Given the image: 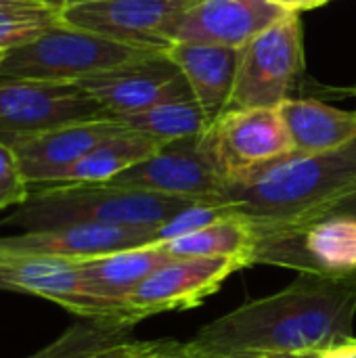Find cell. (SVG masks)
Wrapping results in <instances>:
<instances>
[{"label":"cell","mask_w":356,"mask_h":358,"mask_svg":"<svg viewBox=\"0 0 356 358\" xmlns=\"http://www.w3.org/2000/svg\"><path fill=\"white\" fill-rule=\"evenodd\" d=\"M317 358H356V340H346V342H340L323 352H319Z\"/></svg>","instance_id":"cell-30"},{"label":"cell","mask_w":356,"mask_h":358,"mask_svg":"<svg viewBox=\"0 0 356 358\" xmlns=\"http://www.w3.org/2000/svg\"><path fill=\"white\" fill-rule=\"evenodd\" d=\"M46 6L50 8H57V10H63L67 6H73V4H82V2H90V0H42Z\"/></svg>","instance_id":"cell-33"},{"label":"cell","mask_w":356,"mask_h":358,"mask_svg":"<svg viewBox=\"0 0 356 358\" xmlns=\"http://www.w3.org/2000/svg\"><path fill=\"white\" fill-rule=\"evenodd\" d=\"M130 329L132 325L126 323L82 319V323L71 325L55 342L25 358H88L120 342H126Z\"/></svg>","instance_id":"cell-23"},{"label":"cell","mask_w":356,"mask_h":358,"mask_svg":"<svg viewBox=\"0 0 356 358\" xmlns=\"http://www.w3.org/2000/svg\"><path fill=\"white\" fill-rule=\"evenodd\" d=\"M78 84L86 88L113 120L141 113L168 101L195 99L178 65L166 52H153L145 59L84 78Z\"/></svg>","instance_id":"cell-11"},{"label":"cell","mask_w":356,"mask_h":358,"mask_svg":"<svg viewBox=\"0 0 356 358\" xmlns=\"http://www.w3.org/2000/svg\"><path fill=\"white\" fill-rule=\"evenodd\" d=\"M138 348H141V342L126 340V342H120V344H115L111 348H105V350H101V352H97V355L88 358H132Z\"/></svg>","instance_id":"cell-29"},{"label":"cell","mask_w":356,"mask_h":358,"mask_svg":"<svg viewBox=\"0 0 356 358\" xmlns=\"http://www.w3.org/2000/svg\"><path fill=\"white\" fill-rule=\"evenodd\" d=\"M252 264H271L300 275L356 279V216L329 214L292 222H254Z\"/></svg>","instance_id":"cell-4"},{"label":"cell","mask_w":356,"mask_h":358,"mask_svg":"<svg viewBox=\"0 0 356 358\" xmlns=\"http://www.w3.org/2000/svg\"><path fill=\"white\" fill-rule=\"evenodd\" d=\"M279 113L298 153H327L356 141V111L315 99H285Z\"/></svg>","instance_id":"cell-18"},{"label":"cell","mask_w":356,"mask_h":358,"mask_svg":"<svg viewBox=\"0 0 356 358\" xmlns=\"http://www.w3.org/2000/svg\"><path fill=\"white\" fill-rule=\"evenodd\" d=\"M355 317L356 279L302 275L290 287L208 323L191 342L210 358L319 355L353 338Z\"/></svg>","instance_id":"cell-1"},{"label":"cell","mask_w":356,"mask_h":358,"mask_svg":"<svg viewBox=\"0 0 356 358\" xmlns=\"http://www.w3.org/2000/svg\"><path fill=\"white\" fill-rule=\"evenodd\" d=\"M107 185L166 197L218 203L225 176L208 141V130L164 143L153 155L124 170Z\"/></svg>","instance_id":"cell-8"},{"label":"cell","mask_w":356,"mask_h":358,"mask_svg":"<svg viewBox=\"0 0 356 358\" xmlns=\"http://www.w3.org/2000/svg\"><path fill=\"white\" fill-rule=\"evenodd\" d=\"M132 358H210L199 350L191 340H159V342H141V348Z\"/></svg>","instance_id":"cell-27"},{"label":"cell","mask_w":356,"mask_h":358,"mask_svg":"<svg viewBox=\"0 0 356 358\" xmlns=\"http://www.w3.org/2000/svg\"><path fill=\"white\" fill-rule=\"evenodd\" d=\"M356 182V141L327 153H298L271 159L229 178L218 203L252 222L300 220Z\"/></svg>","instance_id":"cell-2"},{"label":"cell","mask_w":356,"mask_h":358,"mask_svg":"<svg viewBox=\"0 0 356 358\" xmlns=\"http://www.w3.org/2000/svg\"><path fill=\"white\" fill-rule=\"evenodd\" d=\"M233 208L225 206V203H208V201H199L193 203L191 208L183 210L180 214H176L174 218H170L168 222H164L157 229V241H170L176 237H183L187 233H193L227 214H231Z\"/></svg>","instance_id":"cell-25"},{"label":"cell","mask_w":356,"mask_h":358,"mask_svg":"<svg viewBox=\"0 0 356 358\" xmlns=\"http://www.w3.org/2000/svg\"><path fill=\"white\" fill-rule=\"evenodd\" d=\"M329 214H350L356 216V182L344 191L342 195H338L336 199L327 201L325 206H321L319 210H315L313 214L300 218V220H308V218H317V216H329Z\"/></svg>","instance_id":"cell-28"},{"label":"cell","mask_w":356,"mask_h":358,"mask_svg":"<svg viewBox=\"0 0 356 358\" xmlns=\"http://www.w3.org/2000/svg\"><path fill=\"white\" fill-rule=\"evenodd\" d=\"M92 120H113L78 82H0V141Z\"/></svg>","instance_id":"cell-9"},{"label":"cell","mask_w":356,"mask_h":358,"mask_svg":"<svg viewBox=\"0 0 356 358\" xmlns=\"http://www.w3.org/2000/svg\"><path fill=\"white\" fill-rule=\"evenodd\" d=\"M29 195V185L13 149L0 141V210L21 206Z\"/></svg>","instance_id":"cell-26"},{"label":"cell","mask_w":356,"mask_h":358,"mask_svg":"<svg viewBox=\"0 0 356 358\" xmlns=\"http://www.w3.org/2000/svg\"><path fill=\"white\" fill-rule=\"evenodd\" d=\"M164 143L124 128L122 132L101 141L78 164H73L59 182H109L124 170L153 155ZM55 185V182H50Z\"/></svg>","instance_id":"cell-21"},{"label":"cell","mask_w":356,"mask_h":358,"mask_svg":"<svg viewBox=\"0 0 356 358\" xmlns=\"http://www.w3.org/2000/svg\"><path fill=\"white\" fill-rule=\"evenodd\" d=\"M166 55L178 65L195 101L208 115L210 124H214L229 107L239 48L201 42H174Z\"/></svg>","instance_id":"cell-17"},{"label":"cell","mask_w":356,"mask_h":358,"mask_svg":"<svg viewBox=\"0 0 356 358\" xmlns=\"http://www.w3.org/2000/svg\"><path fill=\"white\" fill-rule=\"evenodd\" d=\"M304 69L302 19L290 13L239 48L229 109H277Z\"/></svg>","instance_id":"cell-6"},{"label":"cell","mask_w":356,"mask_h":358,"mask_svg":"<svg viewBox=\"0 0 356 358\" xmlns=\"http://www.w3.org/2000/svg\"><path fill=\"white\" fill-rule=\"evenodd\" d=\"M124 128L126 126L118 120H92L46 132L23 134L6 141V145L13 149L27 185L40 187L59 182L90 149Z\"/></svg>","instance_id":"cell-16"},{"label":"cell","mask_w":356,"mask_h":358,"mask_svg":"<svg viewBox=\"0 0 356 358\" xmlns=\"http://www.w3.org/2000/svg\"><path fill=\"white\" fill-rule=\"evenodd\" d=\"M195 0H90L59 10L65 25L151 50L172 46V27Z\"/></svg>","instance_id":"cell-10"},{"label":"cell","mask_w":356,"mask_h":358,"mask_svg":"<svg viewBox=\"0 0 356 358\" xmlns=\"http://www.w3.org/2000/svg\"><path fill=\"white\" fill-rule=\"evenodd\" d=\"M44 2L40 0H0V10L2 8H29V6H40Z\"/></svg>","instance_id":"cell-32"},{"label":"cell","mask_w":356,"mask_h":358,"mask_svg":"<svg viewBox=\"0 0 356 358\" xmlns=\"http://www.w3.org/2000/svg\"><path fill=\"white\" fill-rule=\"evenodd\" d=\"M157 229L159 227L67 224L57 229L25 231L21 235L0 239V254L84 260L159 243Z\"/></svg>","instance_id":"cell-14"},{"label":"cell","mask_w":356,"mask_h":358,"mask_svg":"<svg viewBox=\"0 0 356 358\" xmlns=\"http://www.w3.org/2000/svg\"><path fill=\"white\" fill-rule=\"evenodd\" d=\"M40 2H42V0H40Z\"/></svg>","instance_id":"cell-37"},{"label":"cell","mask_w":356,"mask_h":358,"mask_svg":"<svg viewBox=\"0 0 356 358\" xmlns=\"http://www.w3.org/2000/svg\"><path fill=\"white\" fill-rule=\"evenodd\" d=\"M208 141L225 182L294 151L279 107L229 109L208 128Z\"/></svg>","instance_id":"cell-13"},{"label":"cell","mask_w":356,"mask_h":358,"mask_svg":"<svg viewBox=\"0 0 356 358\" xmlns=\"http://www.w3.org/2000/svg\"><path fill=\"white\" fill-rule=\"evenodd\" d=\"M126 128L147 134L159 143H172L206 132L212 124L195 99H180L155 105L141 113L118 117Z\"/></svg>","instance_id":"cell-22"},{"label":"cell","mask_w":356,"mask_h":358,"mask_svg":"<svg viewBox=\"0 0 356 358\" xmlns=\"http://www.w3.org/2000/svg\"><path fill=\"white\" fill-rule=\"evenodd\" d=\"M153 52L164 50L122 44L61 21L36 40L8 50L0 65V82H80Z\"/></svg>","instance_id":"cell-5"},{"label":"cell","mask_w":356,"mask_h":358,"mask_svg":"<svg viewBox=\"0 0 356 358\" xmlns=\"http://www.w3.org/2000/svg\"><path fill=\"white\" fill-rule=\"evenodd\" d=\"M290 13L277 0H195L174 23V42L241 48Z\"/></svg>","instance_id":"cell-15"},{"label":"cell","mask_w":356,"mask_h":358,"mask_svg":"<svg viewBox=\"0 0 356 358\" xmlns=\"http://www.w3.org/2000/svg\"><path fill=\"white\" fill-rule=\"evenodd\" d=\"M59 23H61L59 10L46 4L29 6V8H2L0 10V48L10 50V48L23 46Z\"/></svg>","instance_id":"cell-24"},{"label":"cell","mask_w":356,"mask_h":358,"mask_svg":"<svg viewBox=\"0 0 356 358\" xmlns=\"http://www.w3.org/2000/svg\"><path fill=\"white\" fill-rule=\"evenodd\" d=\"M243 266L227 258H172L151 273L126 298L136 321L151 315L189 310L210 296Z\"/></svg>","instance_id":"cell-12"},{"label":"cell","mask_w":356,"mask_h":358,"mask_svg":"<svg viewBox=\"0 0 356 358\" xmlns=\"http://www.w3.org/2000/svg\"><path fill=\"white\" fill-rule=\"evenodd\" d=\"M254 222L241 214H227L193 233L162 241L172 258H227L250 266L254 252Z\"/></svg>","instance_id":"cell-20"},{"label":"cell","mask_w":356,"mask_h":358,"mask_svg":"<svg viewBox=\"0 0 356 358\" xmlns=\"http://www.w3.org/2000/svg\"><path fill=\"white\" fill-rule=\"evenodd\" d=\"M0 289L50 300L80 319L138 323L130 306L103 296L76 260L0 254Z\"/></svg>","instance_id":"cell-7"},{"label":"cell","mask_w":356,"mask_h":358,"mask_svg":"<svg viewBox=\"0 0 356 358\" xmlns=\"http://www.w3.org/2000/svg\"><path fill=\"white\" fill-rule=\"evenodd\" d=\"M279 4H283L287 10H296V13H302V10H311L313 8V0H277Z\"/></svg>","instance_id":"cell-31"},{"label":"cell","mask_w":356,"mask_h":358,"mask_svg":"<svg viewBox=\"0 0 356 358\" xmlns=\"http://www.w3.org/2000/svg\"><path fill=\"white\" fill-rule=\"evenodd\" d=\"M193 203L199 201L111 187L107 182H55L29 187L27 199L17 206L8 222L25 231L67 224L162 227Z\"/></svg>","instance_id":"cell-3"},{"label":"cell","mask_w":356,"mask_h":358,"mask_svg":"<svg viewBox=\"0 0 356 358\" xmlns=\"http://www.w3.org/2000/svg\"><path fill=\"white\" fill-rule=\"evenodd\" d=\"M170 260L172 256L164 250L162 243H149L143 248L122 250L107 256L84 258L76 262L84 271L86 279L103 296L126 302V298L134 292L136 285H141L151 273H155Z\"/></svg>","instance_id":"cell-19"},{"label":"cell","mask_w":356,"mask_h":358,"mask_svg":"<svg viewBox=\"0 0 356 358\" xmlns=\"http://www.w3.org/2000/svg\"><path fill=\"white\" fill-rule=\"evenodd\" d=\"M266 358H317V355H277V357Z\"/></svg>","instance_id":"cell-35"},{"label":"cell","mask_w":356,"mask_h":358,"mask_svg":"<svg viewBox=\"0 0 356 358\" xmlns=\"http://www.w3.org/2000/svg\"><path fill=\"white\" fill-rule=\"evenodd\" d=\"M6 52H8V50H2V48H0V65H2V61H4V57H6Z\"/></svg>","instance_id":"cell-36"},{"label":"cell","mask_w":356,"mask_h":358,"mask_svg":"<svg viewBox=\"0 0 356 358\" xmlns=\"http://www.w3.org/2000/svg\"><path fill=\"white\" fill-rule=\"evenodd\" d=\"M332 92H336V94H348V96H355L356 99V84L355 86H346V88H332Z\"/></svg>","instance_id":"cell-34"}]
</instances>
